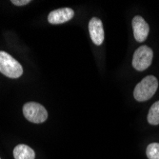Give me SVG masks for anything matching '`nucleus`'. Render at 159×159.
I'll return each mask as SVG.
<instances>
[{"mask_svg": "<svg viewBox=\"0 0 159 159\" xmlns=\"http://www.w3.org/2000/svg\"><path fill=\"white\" fill-rule=\"evenodd\" d=\"M23 114L27 120L32 123L40 124L48 118L47 110L36 102H28L23 107Z\"/></svg>", "mask_w": 159, "mask_h": 159, "instance_id": "obj_3", "label": "nucleus"}, {"mask_svg": "<svg viewBox=\"0 0 159 159\" xmlns=\"http://www.w3.org/2000/svg\"><path fill=\"white\" fill-rule=\"evenodd\" d=\"M146 154L149 159H159V143H152L147 147Z\"/></svg>", "mask_w": 159, "mask_h": 159, "instance_id": "obj_10", "label": "nucleus"}, {"mask_svg": "<svg viewBox=\"0 0 159 159\" xmlns=\"http://www.w3.org/2000/svg\"><path fill=\"white\" fill-rule=\"evenodd\" d=\"M11 3L16 6H24L30 3V0H11Z\"/></svg>", "mask_w": 159, "mask_h": 159, "instance_id": "obj_11", "label": "nucleus"}, {"mask_svg": "<svg viewBox=\"0 0 159 159\" xmlns=\"http://www.w3.org/2000/svg\"><path fill=\"white\" fill-rule=\"evenodd\" d=\"M152 57L153 52L150 47L146 45L141 46L134 52L133 57V66L136 70L142 71L151 66Z\"/></svg>", "mask_w": 159, "mask_h": 159, "instance_id": "obj_4", "label": "nucleus"}, {"mask_svg": "<svg viewBox=\"0 0 159 159\" xmlns=\"http://www.w3.org/2000/svg\"><path fill=\"white\" fill-rule=\"evenodd\" d=\"M148 122L151 125L159 124V101L155 102L150 109L148 113Z\"/></svg>", "mask_w": 159, "mask_h": 159, "instance_id": "obj_9", "label": "nucleus"}, {"mask_svg": "<svg viewBox=\"0 0 159 159\" xmlns=\"http://www.w3.org/2000/svg\"><path fill=\"white\" fill-rule=\"evenodd\" d=\"M74 16H75V11L71 9L61 8L51 11L48 16V21L52 25H57L70 21Z\"/></svg>", "mask_w": 159, "mask_h": 159, "instance_id": "obj_7", "label": "nucleus"}, {"mask_svg": "<svg viewBox=\"0 0 159 159\" xmlns=\"http://www.w3.org/2000/svg\"><path fill=\"white\" fill-rule=\"evenodd\" d=\"M157 88L158 81L156 77L153 75H148L136 85L134 91V96L138 102H144L153 96Z\"/></svg>", "mask_w": 159, "mask_h": 159, "instance_id": "obj_1", "label": "nucleus"}, {"mask_svg": "<svg viewBox=\"0 0 159 159\" xmlns=\"http://www.w3.org/2000/svg\"><path fill=\"white\" fill-rule=\"evenodd\" d=\"M133 29H134V35L137 42H144L150 32V27L148 23L144 20L143 17L136 16L133 19Z\"/></svg>", "mask_w": 159, "mask_h": 159, "instance_id": "obj_5", "label": "nucleus"}, {"mask_svg": "<svg viewBox=\"0 0 159 159\" xmlns=\"http://www.w3.org/2000/svg\"><path fill=\"white\" fill-rule=\"evenodd\" d=\"M0 73L9 78L16 79L23 75L21 64L6 52L0 51Z\"/></svg>", "mask_w": 159, "mask_h": 159, "instance_id": "obj_2", "label": "nucleus"}, {"mask_svg": "<svg viewBox=\"0 0 159 159\" xmlns=\"http://www.w3.org/2000/svg\"><path fill=\"white\" fill-rule=\"evenodd\" d=\"M14 159H34L35 153L34 151L24 144L17 145L13 150Z\"/></svg>", "mask_w": 159, "mask_h": 159, "instance_id": "obj_8", "label": "nucleus"}, {"mask_svg": "<svg viewBox=\"0 0 159 159\" xmlns=\"http://www.w3.org/2000/svg\"><path fill=\"white\" fill-rule=\"evenodd\" d=\"M0 159H1V158H0Z\"/></svg>", "mask_w": 159, "mask_h": 159, "instance_id": "obj_12", "label": "nucleus"}, {"mask_svg": "<svg viewBox=\"0 0 159 159\" xmlns=\"http://www.w3.org/2000/svg\"><path fill=\"white\" fill-rule=\"evenodd\" d=\"M89 32L91 38L95 45L100 46L104 41L103 23L99 18L93 17L89 22Z\"/></svg>", "mask_w": 159, "mask_h": 159, "instance_id": "obj_6", "label": "nucleus"}]
</instances>
